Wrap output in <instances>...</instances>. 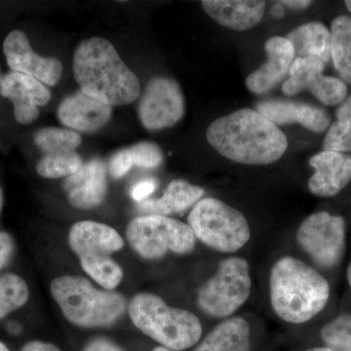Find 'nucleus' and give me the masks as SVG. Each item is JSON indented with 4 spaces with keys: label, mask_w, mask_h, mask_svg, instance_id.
<instances>
[{
    "label": "nucleus",
    "mask_w": 351,
    "mask_h": 351,
    "mask_svg": "<svg viewBox=\"0 0 351 351\" xmlns=\"http://www.w3.org/2000/svg\"><path fill=\"white\" fill-rule=\"evenodd\" d=\"M346 276H348V283H350V285L351 287V263H350V265H348V274H346Z\"/></svg>",
    "instance_id": "nucleus-41"
},
{
    "label": "nucleus",
    "mask_w": 351,
    "mask_h": 351,
    "mask_svg": "<svg viewBox=\"0 0 351 351\" xmlns=\"http://www.w3.org/2000/svg\"><path fill=\"white\" fill-rule=\"evenodd\" d=\"M132 166L130 157L127 149L115 152L108 161V174L112 179L119 180L123 178L130 171Z\"/></svg>",
    "instance_id": "nucleus-31"
},
{
    "label": "nucleus",
    "mask_w": 351,
    "mask_h": 351,
    "mask_svg": "<svg viewBox=\"0 0 351 351\" xmlns=\"http://www.w3.org/2000/svg\"><path fill=\"white\" fill-rule=\"evenodd\" d=\"M331 59L345 82L351 83V17L339 16L331 25Z\"/></svg>",
    "instance_id": "nucleus-24"
},
{
    "label": "nucleus",
    "mask_w": 351,
    "mask_h": 351,
    "mask_svg": "<svg viewBox=\"0 0 351 351\" xmlns=\"http://www.w3.org/2000/svg\"><path fill=\"white\" fill-rule=\"evenodd\" d=\"M270 304L279 318L302 324L326 306L330 286L317 270L294 257L279 258L270 271Z\"/></svg>",
    "instance_id": "nucleus-3"
},
{
    "label": "nucleus",
    "mask_w": 351,
    "mask_h": 351,
    "mask_svg": "<svg viewBox=\"0 0 351 351\" xmlns=\"http://www.w3.org/2000/svg\"><path fill=\"white\" fill-rule=\"evenodd\" d=\"M184 112L186 104L181 86L167 76L152 78L138 106V119L149 131L175 126Z\"/></svg>",
    "instance_id": "nucleus-11"
},
{
    "label": "nucleus",
    "mask_w": 351,
    "mask_h": 351,
    "mask_svg": "<svg viewBox=\"0 0 351 351\" xmlns=\"http://www.w3.org/2000/svg\"><path fill=\"white\" fill-rule=\"evenodd\" d=\"M157 188V181L152 178L141 180L132 186L130 195L136 202H143L147 200L149 195L154 193Z\"/></svg>",
    "instance_id": "nucleus-32"
},
{
    "label": "nucleus",
    "mask_w": 351,
    "mask_h": 351,
    "mask_svg": "<svg viewBox=\"0 0 351 351\" xmlns=\"http://www.w3.org/2000/svg\"><path fill=\"white\" fill-rule=\"evenodd\" d=\"M34 140L43 154L76 152L82 142V136L77 132L57 127L40 129L36 132Z\"/></svg>",
    "instance_id": "nucleus-25"
},
{
    "label": "nucleus",
    "mask_w": 351,
    "mask_h": 351,
    "mask_svg": "<svg viewBox=\"0 0 351 351\" xmlns=\"http://www.w3.org/2000/svg\"><path fill=\"white\" fill-rule=\"evenodd\" d=\"M267 62L249 75L246 87L251 93L263 95L284 80L295 60L292 43L282 36H274L265 44Z\"/></svg>",
    "instance_id": "nucleus-18"
},
{
    "label": "nucleus",
    "mask_w": 351,
    "mask_h": 351,
    "mask_svg": "<svg viewBox=\"0 0 351 351\" xmlns=\"http://www.w3.org/2000/svg\"><path fill=\"white\" fill-rule=\"evenodd\" d=\"M314 174L308 181L313 195L332 197L338 195L351 181V156L331 151H323L309 159Z\"/></svg>",
    "instance_id": "nucleus-17"
},
{
    "label": "nucleus",
    "mask_w": 351,
    "mask_h": 351,
    "mask_svg": "<svg viewBox=\"0 0 351 351\" xmlns=\"http://www.w3.org/2000/svg\"><path fill=\"white\" fill-rule=\"evenodd\" d=\"M336 117L323 141V149L343 154L351 152V96L339 105Z\"/></svg>",
    "instance_id": "nucleus-26"
},
{
    "label": "nucleus",
    "mask_w": 351,
    "mask_h": 351,
    "mask_svg": "<svg viewBox=\"0 0 351 351\" xmlns=\"http://www.w3.org/2000/svg\"><path fill=\"white\" fill-rule=\"evenodd\" d=\"M152 351H174V350H169V348H164V346H157V348H154V350H152Z\"/></svg>",
    "instance_id": "nucleus-40"
},
{
    "label": "nucleus",
    "mask_w": 351,
    "mask_h": 351,
    "mask_svg": "<svg viewBox=\"0 0 351 351\" xmlns=\"http://www.w3.org/2000/svg\"><path fill=\"white\" fill-rule=\"evenodd\" d=\"M188 225L196 239L221 253L239 251L251 237L244 215L216 198L198 201L189 215Z\"/></svg>",
    "instance_id": "nucleus-7"
},
{
    "label": "nucleus",
    "mask_w": 351,
    "mask_h": 351,
    "mask_svg": "<svg viewBox=\"0 0 351 351\" xmlns=\"http://www.w3.org/2000/svg\"><path fill=\"white\" fill-rule=\"evenodd\" d=\"M297 241L314 263L332 269L339 265L345 253V219L327 212L311 215L300 226Z\"/></svg>",
    "instance_id": "nucleus-10"
},
{
    "label": "nucleus",
    "mask_w": 351,
    "mask_h": 351,
    "mask_svg": "<svg viewBox=\"0 0 351 351\" xmlns=\"http://www.w3.org/2000/svg\"><path fill=\"white\" fill-rule=\"evenodd\" d=\"M208 143L221 156L247 165L276 162L288 149L282 130L252 108L219 117L208 127Z\"/></svg>",
    "instance_id": "nucleus-1"
},
{
    "label": "nucleus",
    "mask_w": 351,
    "mask_h": 351,
    "mask_svg": "<svg viewBox=\"0 0 351 351\" xmlns=\"http://www.w3.org/2000/svg\"><path fill=\"white\" fill-rule=\"evenodd\" d=\"M64 191L69 202L78 209H92L105 200L108 193L107 168L100 159L83 164L66 178Z\"/></svg>",
    "instance_id": "nucleus-16"
},
{
    "label": "nucleus",
    "mask_w": 351,
    "mask_h": 351,
    "mask_svg": "<svg viewBox=\"0 0 351 351\" xmlns=\"http://www.w3.org/2000/svg\"><path fill=\"white\" fill-rule=\"evenodd\" d=\"M73 75L80 90L110 106H126L137 100L140 82L107 39H85L73 55Z\"/></svg>",
    "instance_id": "nucleus-2"
},
{
    "label": "nucleus",
    "mask_w": 351,
    "mask_h": 351,
    "mask_svg": "<svg viewBox=\"0 0 351 351\" xmlns=\"http://www.w3.org/2000/svg\"><path fill=\"white\" fill-rule=\"evenodd\" d=\"M0 94L12 101L18 123L31 124L39 115V107L51 100L49 89L32 76L11 71L0 80Z\"/></svg>",
    "instance_id": "nucleus-14"
},
{
    "label": "nucleus",
    "mask_w": 351,
    "mask_h": 351,
    "mask_svg": "<svg viewBox=\"0 0 351 351\" xmlns=\"http://www.w3.org/2000/svg\"><path fill=\"white\" fill-rule=\"evenodd\" d=\"M69 245L80 258L83 270L105 290L112 291L123 278V270L112 255L123 248L124 241L112 226L82 221L71 226Z\"/></svg>",
    "instance_id": "nucleus-6"
},
{
    "label": "nucleus",
    "mask_w": 351,
    "mask_h": 351,
    "mask_svg": "<svg viewBox=\"0 0 351 351\" xmlns=\"http://www.w3.org/2000/svg\"><path fill=\"white\" fill-rule=\"evenodd\" d=\"M126 237L133 250L147 260L165 257L168 252L189 254L196 244L195 233L188 223L157 215L132 219L127 226Z\"/></svg>",
    "instance_id": "nucleus-8"
},
{
    "label": "nucleus",
    "mask_w": 351,
    "mask_h": 351,
    "mask_svg": "<svg viewBox=\"0 0 351 351\" xmlns=\"http://www.w3.org/2000/svg\"><path fill=\"white\" fill-rule=\"evenodd\" d=\"M3 52L11 71L32 76L48 86H55L63 73L59 60L36 54L27 36L18 29L6 36Z\"/></svg>",
    "instance_id": "nucleus-13"
},
{
    "label": "nucleus",
    "mask_w": 351,
    "mask_h": 351,
    "mask_svg": "<svg viewBox=\"0 0 351 351\" xmlns=\"http://www.w3.org/2000/svg\"><path fill=\"white\" fill-rule=\"evenodd\" d=\"M346 8L350 10V12L351 13V0H348V1L345 2Z\"/></svg>",
    "instance_id": "nucleus-43"
},
{
    "label": "nucleus",
    "mask_w": 351,
    "mask_h": 351,
    "mask_svg": "<svg viewBox=\"0 0 351 351\" xmlns=\"http://www.w3.org/2000/svg\"><path fill=\"white\" fill-rule=\"evenodd\" d=\"M14 250L15 243L12 237L5 232H0V269L5 267L10 262Z\"/></svg>",
    "instance_id": "nucleus-33"
},
{
    "label": "nucleus",
    "mask_w": 351,
    "mask_h": 351,
    "mask_svg": "<svg viewBox=\"0 0 351 351\" xmlns=\"http://www.w3.org/2000/svg\"><path fill=\"white\" fill-rule=\"evenodd\" d=\"M82 351H125L121 346L107 338H96L90 341Z\"/></svg>",
    "instance_id": "nucleus-34"
},
{
    "label": "nucleus",
    "mask_w": 351,
    "mask_h": 351,
    "mask_svg": "<svg viewBox=\"0 0 351 351\" xmlns=\"http://www.w3.org/2000/svg\"><path fill=\"white\" fill-rule=\"evenodd\" d=\"M251 289L248 262L240 257L226 258L219 263L216 274L201 286L198 306L211 317H230L250 297Z\"/></svg>",
    "instance_id": "nucleus-9"
},
{
    "label": "nucleus",
    "mask_w": 351,
    "mask_h": 351,
    "mask_svg": "<svg viewBox=\"0 0 351 351\" xmlns=\"http://www.w3.org/2000/svg\"><path fill=\"white\" fill-rule=\"evenodd\" d=\"M0 80H1V78H0Z\"/></svg>",
    "instance_id": "nucleus-44"
},
{
    "label": "nucleus",
    "mask_w": 351,
    "mask_h": 351,
    "mask_svg": "<svg viewBox=\"0 0 351 351\" xmlns=\"http://www.w3.org/2000/svg\"><path fill=\"white\" fill-rule=\"evenodd\" d=\"M82 165V158L76 152L43 154L36 165V171L46 179H60L75 174Z\"/></svg>",
    "instance_id": "nucleus-28"
},
{
    "label": "nucleus",
    "mask_w": 351,
    "mask_h": 351,
    "mask_svg": "<svg viewBox=\"0 0 351 351\" xmlns=\"http://www.w3.org/2000/svg\"><path fill=\"white\" fill-rule=\"evenodd\" d=\"M250 326L235 316L219 323L193 351H250Z\"/></svg>",
    "instance_id": "nucleus-23"
},
{
    "label": "nucleus",
    "mask_w": 351,
    "mask_h": 351,
    "mask_svg": "<svg viewBox=\"0 0 351 351\" xmlns=\"http://www.w3.org/2000/svg\"><path fill=\"white\" fill-rule=\"evenodd\" d=\"M306 351H332V350H330V348H326V346H325V348H311V350H308Z\"/></svg>",
    "instance_id": "nucleus-39"
},
{
    "label": "nucleus",
    "mask_w": 351,
    "mask_h": 351,
    "mask_svg": "<svg viewBox=\"0 0 351 351\" xmlns=\"http://www.w3.org/2000/svg\"><path fill=\"white\" fill-rule=\"evenodd\" d=\"M50 290L64 317L76 326H112L127 308L120 293L97 289L82 276L58 277L51 282Z\"/></svg>",
    "instance_id": "nucleus-4"
},
{
    "label": "nucleus",
    "mask_w": 351,
    "mask_h": 351,
    "mask_svg": "<svg viewBox=\"0 0 351 351\" xmlns=\"http://www.w3.org/2000/svg\"><path fill=\"white\" fill-rule=\"evenodd\" d=\"M321 339L332 351H351V315L339 316L322 328Z\"/></svg>",
    "instance_id": "nucleus-29"
},
{
    "label": "nucleus",
    "mask_w": 351,
    "mask_h": 351,
    "mask_svg": "<svg viewBox=\"0 0 351 351\" xmlns=\"http://www.w3.org/2000/svg\"><path fill=\"white\" fill-rule=\"evenodd\" d=\"M132 322L161 346L181 351L195 346L202 335L197 316L186 309L168 306L158 295L138 293L128 306Z\"/></svg>",
    "instance_id": "nucleus-5"
},
{
    "label": "nucleus",
    "mask_w": 351,
    "mask_h": 351,
    "mask_svg": "<svg viewBox=\"0 0 351 351\" xmlns=\"http://www.w3.org/2000/svg\"><path fill=\"white\" fill-rule=\"evenodd\" d=\"M272 15L274 16V17L276 18H281L284 16V9L282 4L279 2V3L276 4L274 5V8H272L271 10Z\"/></svg>",
    "instance_id": "nucleus-37"
},
{
    "label": "nucleus",
    "mask_w": 351,
    "mask_h": 351,
    "mask_svg": "<svg viewBox=\"0 0 351 351\" xmlns=\"http://www.w3.org/2000/svg\"><path fill=\"white\" fill-rule=\"evenodd\" d=\"M29 298V287L22 277L14 274L0 276V320L24 306Z\"/></svg>",
    "instance_id": "nucleus-27"
},
{
    "label": "nucleus",
    "mask_w": 351,
    "mask_h": 351,
    "mask_svg": "<svg viewBox=\"0 0 351 351\" xmlns=\"http://www.w3.org/2000/svg\"><path fill=\"white\" fill-rule=\"evenodd\" d=\"M286 38L292 43L295 58L313 57L326 64L331 60V29L319 22L300 25Z\"/></svg>",
    "instance_id": "nucleus-22"
},
{
    "label": "nucleus",
    "mask_w": 351,
    "mask_h": 351,
    "mask_svg": "<svg viewBox=\"0 0 351 351\" xmlns=\"http://www.w3.org/2000/svg\"><path fill=\"white\" fill-rule=\"evenodd\" d=\"M325 64L313 57L295 58L283 83L282 91L287 96L311 92L326 106L341 105L346 99L348 87L343 80L323 75Z\"/></svg>",
    "instance_id": "nucleus-12"
},
{
    "label": "nucleus",
    "mask_w": 351,
    "mask_h": 351,
    "mask_svg": "<svg viewBox=\"0 0 351 351\" xmlns=\"http://www.w3.org/2000/svg\"><path fill=\"white\" fill-rule=\"evenodd\" d=\"M0 351H10L9 350V348H7L5 345H4L2 341H0Z\"/></svg>",
    "instance_id": "nucleus-42"
},
{
    "label": "nucleus",
    "mask_w": 351,
    "mask_h": 351,
    "mask_svg": "<svg viewBox=\"0 0 351 351\" xmlns=\"http://www.w3.org/2000/svg\"><path fill=\"white\" fill-rule=\"evenodd\" d=\"M204 193V189L200 186L182 180H175L168 184L160 198L143 201L138 208L145 215L168 216L182 213L195 205Z\"/></svg>",
    "instance_id": "nucleus-21"
},
{
    "label": "nucleus",
    "mask_w": 351,
    "mask_h": 351,
    "mask_svg": "<svg viewBox=\"0 0 351 351\" xmlns=\"http://www.w3.org/2000/svg\"><path fill=\"white\" fill-rule=\"evenodd\" d=\"M256 110L276 125L298 123L315 133L327 130L331 124L324 110L302 101L269 99L258 101Z\"/></svg>",
    "instance_id": "nucleus-19"
},
{
    "label": "nucleus",
    "mask_w": 351,
    "mask_h": 351,
    "mask_svg": "<svg viewBox=\"0 0 351 351\" xmlns=\"http://www.w3.org/2000/svg\"><path fill=\"white\" fill-rule=\"evenodd\" d=\"M127 151L132 166H138L144 169H156L164 160L162 151L154 143H138L128 147Z\"/></svg>",
    "instance_id": "nucleus-30"
},
{
    "label": "nucleus",
    "mask_w": 351,
    "mask_h": 351,
    "mask_svg": "<svg viewBox=\"0 0 351 351\" xmlns=\"http://www.w3.org/2000/svg\"><path fill=\"white\" fill-rule=\"evenodd\" d=\"M280 3L292 9L302 10V9H306L307 7L311 6L313 2L308 1V0H284Z\"/></svg>",
    "instance_id": "nucleus-36"
},
{
    "label": "nucleus",
    "mask_w": 351,
    "mask_h": 351,
    "mask_svg": "<svg viewBox=\"0 0 351 351\" xmlns=\"http://www.w3.org/2000/svg\"><path fill=\"white\" fill-rule=\"evenodd\" d=\"M21 351H61L52 343H44L40 341H29L23 346Z\"/></svg>",
    "instance_id": "nucleus-35"
},
{
    "label": "nucleus",
    "mask_w": 351,
    "mask_h": 351,
    "mask_svg": "<svg viewBox=\"0 0 351 351\" xmlns=\"http://www.w3.org/2000/svg\"><path fill=\"white\" fill-rule=\"evenodd\" d=\"M201 4L215 22L234 31L255 27L265 10V2L260 0H204Z\"/></svg>",
    "instance_id": "nucleus-20"
},
{
    "label": "nucleus",
    "mask_w": 351,
    "mask_h": 351,
    "mask_svg": "<svg viewBox=\"0 0 351 351\" xmlns=\"http://www.w3.org/2000/svg\"><path fill=\"white\" fill-rule=\"evenodd\" d=\"M2 207H3V191L0 188V214H1Z\"/></svg>",
    "instance_id": "nucleus-38"
},
{
    "label": "nucleus",
    "mask_w": 351,
    "mask_h": 351,
    "mask_svg": "<svg viewBox=\"0 0 351 351\" xmlns=\"http://www.w3.org/2000/svg\"><path fill=\"white\" fill-rule=\"evenodd\" d=\"M57 114L61 123L73 131L95 133L112 119V107L80 90L62 101Z\"/></svg>",
    "instance_id": "nucleus-15"
}]
</instances>
